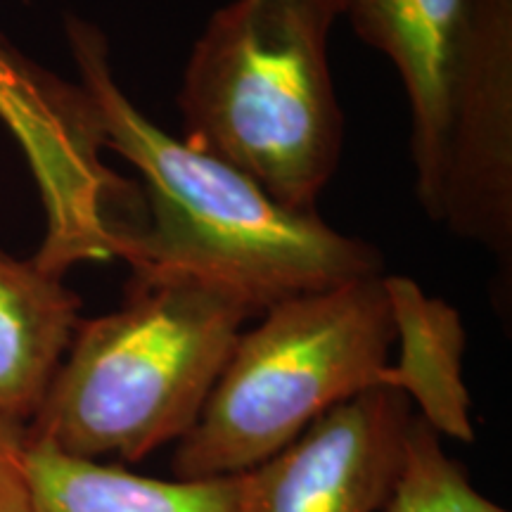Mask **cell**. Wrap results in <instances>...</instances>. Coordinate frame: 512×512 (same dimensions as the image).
Masks as SVG:
<instances>
[{"mask_svg":"<svg viewBox=\"0 0 512 512\" xmlns=\"http://www.w3.org/2000/svg\"><path fill=\"white\" fill-rule=\"evenodd\" d=\"M79 83L98 107L105 150L140 174V207L114 259L131 275L188 278L226 290L254 316L285 299L384 275L380 249L313 211L275 202L252 178L166 133L114 79L107 38L67 17Z\"/></svg>","mask_w":512,"mask_h":512,"instance_id":"6da1fadb","label":"cell"},{"mask_svg":"<svg viewBox=\"0 0 512 512\" xmlns=\"http://www.w3.org/2000/svg\"><path fill=\"white\" fill-rule=\"evenodd\" d=\"M249 318L219 287L131 275L117 311L81 318L29 434L67 456L124 463L178 444Z\"/></svg>","mask_w":512,"mask_h":512,"instance_id":"3957f363","label":"cell"},{"mask_svg":"<svg viewBox=\"0 0 512 512\" xmlns=\"http://www.w3.org/2000/svg\"><path fill=\"white\" fill-rule=\"evenodd\" d=\"M79 323L81 299L62 275L0 252V415L34 420Z\"/></svg>","mask_w":512,"mask_h":512,"instance_id":"30bf717a","label":"cell"},{"mask_svg":"<svg viewBox=\"0 0 512 512\" xmlns=\"http://www.w3.org/2000/svg\"><path fill=\"white\" fill-rule=\"evenodd\" d=\"M434 221L489 249L510 294L512 266V0H472L448 121Z\"/></svg>","mask_w":512,"mask_h":512,"instance_id":"8992f818","label":"cell"},{"mask_svg":"<svg viewBox=\"0 0 512 512\" xmlns=\"http://www.w3.org/2000/svg\"><path fill=\"white\" fill-rule=\"evenodd\" d=\"M382 512H510L472 484L465 465L448 456L444 439L413 415L399 475Z\"/></svg>","mask_w":512,"mask_h":512,"instance_id":"7c38bea8","label":"cell"},{"mask_svg":"<svg viewBox=\"0 0 512 512\" xmlns=\"http://www.w3.org/2000/svg\"><path fill=\"white\" fill-rule=\"evenodd\" d=\"M29 425L0 415V512H31Z\"/></svg>","mask_w":512,"mask_h":512,"instance_id":"4fadbf2b","label":"cell"},{"mask_svg":"<svg viewBox=\"0 0 512 512\" xmlns=\"http://www.w3.org/2000/svg\"><path fill=\"white\" fill-rule=\"evenodd\" d=\"M0 121L22 147L46 211L36 264L64 278L83 261L114 259L140 192L102 162L105 131L86 88L38 67L0 34Z\"/></svg>","mask_w":512,"mask_h":512,"instance_id":"5b68a950","label":"cell"},{"mask_svg":"<svg viewBox=\"0 0 512 512\" xmlns=\"http://www.w3.org/2000/svg\"><path fill=\"white\" fill-rule=\"evenodd\" d=\"M31 512H238V477L157 479L29 444Z\"/></svg>","mask_w":512,"mask_h":512,"instance_id":"8fae6325","label":"cell"},{"mask_svg":"<svg viewBox=\"0 0 512 512\" xmlns=\"http://www.w3.org/2000/svg\"><path fill=\"white\" fill-rule=\"evenodd\" d=\"M413 415L411 401L387 384L339 403L238 475V512H382Z\"/></svg>","mask_w":512,"mask_h":512,"instance_id":"52a82bcc","label":"cell"},{"mask_svg":"<svg viewBox=\"0 0 512 512\" xmlns=\"http://www.w3.org/2000/svg\"><path fill=\"white\" fill-rule=\"evenodd\" d=\"M337 3H339V0H337Z\"/></svg>","mask_w":512,"mask_h":512,"instance_id":"5bb4252c","label":"cell"},{"mask_svg":"<svg viewBox=\"0 0 512 512\" xmlns=\"http://www.w3.org/2000/svg\"><path fill=\"white\" fill-rule=\"evenodd\" d=\"M339 15L349 19L361 41L392 60L401 76L411 107L415 192L434 221L472 0H339Z\"/></svg>","mask_w":512,"mask_h":512,"instance_id":"ba28073f","label":"cell"},{"mask_svg":"<svg viewBox=\"0 0 512 512\" xmlns=\"http://www.w3.org/2000/svg\"><path fill=\"white\" fill-rule=\"evenodd\" d=\"M384 275L259 313L242 330L197 425L176 444V479L238 477L302 437L339 403L387 380L394 323Z\"/></svg>","mask_w":512,"mask_h":512,"instance_id":"277c9868","label":"cell"},{"mask_svg":"<svg viewBox=\"0 0 512 512\" xmlns=\"http://www.w3.org/2000/svg\"><path fill=\"white\" fill-rule=\"evenodd\" d=\"M337 0H230L192 46L178 91L185 143L313 211L342 157L328 41Z\"/></svg>","mask_w":512,"mask_h":512,"instance_id":"7a4b0ae2","label":"cell"},{"mask_svg":"<svg viewBox=\"0 0 512 512\" xmlns=\"http://www.w3.org/2000/svg\"><path fill=\"white\" fill-rule=\"evenodd\" d=\"M382 283L399 347L384 384L406 396L415 415L441 439L470 444L475 425L463 375L467 337L460 313L444 299L427 297L406 275L384 273Z\"/></svg>","mask_w":512,"mask_h":512,"instance_id":"9c48e42d","label":"cell"}]
</instances>
